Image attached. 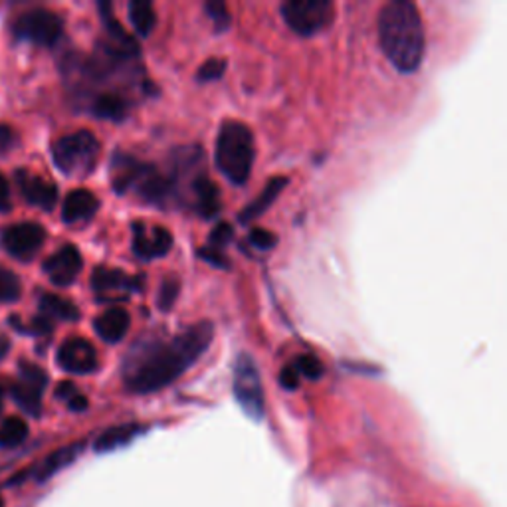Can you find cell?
Wrapping results in <instances>:
<instances>
[{
  "label": "cell",
  "instance_id": "cell-25",
  "mask_svg": "<svg viewBox=\"0 0 507 507\" xmlns=\"http://www.w3.org/2000/svg\"><path fill=\"white\" fill-rule=\"evenodd\" d=\"M28 438V425L18 416L5 420L0 425V448H16Z\"/></svg>",
  "mask_w": 507,
  "mask_h": 507
},
{
  "label": "cell",
  "instance_id": "cell-21",
  "mask_svg": "<svg viewBox=\"0 0 507 507\" xmlns=\"http://www.w3.org/2000/svg\"><path fill=\"white\" fill-rule=\"evenodd\" d=\"M81 450H83V442H76V444H70V446H63L56 452H52L50 456L42 462V466L38 470V480L44 482L52 478L54 474H58L60 470L70 466V464L80 456Z\"/></svg>",
  "mask_w": 507,
  "mask_h": 507
},
{
  "label": "cell",
  "instance_id": "cell-23",
  "mask_svg": "<svg viewBox=\"0 0 507 507\" xmlns=\"http://www.w3.org/2000/svg\"><path fill=\"white\" fill-rule=\"evenodd\" d=\"M91 113L100 120L123 121L127 115V101L118 93H101L93 100Z\"/></svg>",
  "mask_w": 507,
  "mask_h": 507
},
{
  "label": "cell",
  "instance_id": "cell-12",
  "mask_svg": "<svg viewBox=\"0 0 507 507\" xmlns=\"http://www.w3.org/2000/svg\"><path fill=\"white\" fill-rule=\"evenodd\" d=\"M173 236L171 232L163 226L147 228L145 222L135 220L133 222V252L137 258L141 260H153L161 258L171 250Z\"/></svg>",
  "mask_w": 507,
  "mask_h": 507
},
{
  "label": "cell",
  "instance_id": "cell-17",
  "mask_svg": "<svg viewBox=\"0 0 507 507\" xmlns=\"http://www.w3.org/2000/svg\"><path fill=\"white\" fill-rule=\"evenodd\" d=\"M190 190H193V198H195V210L198 213V216L203 218H215L220 213V190L215 185V181L203 173H198L193 183H190Z\"/></svg>",
  "mask_w": 507,
  "mask_h": 507
},
{
  "label": "cell",
  "instance_id": "cell-18",
  "mask_svg": "<svg viewBox=\"0 0 507 507\" xmlns=\"http://www.w3.org/2000/svg\"><path fill=\"white\" fill-rule=\"evenodd\" d=\"M131 317L123 308H111L103 311L98 320L93 321V330L105 343H120L129 331Z\"/></svg>",
  "mask_w": 507,
  "mask_h": 507
},
{
  "label": "cell",
  "instance_id": "cell-15",
  "mask_svg": "<svg viewBox=\"0 0 507 507\" xmlns=\"http://www.w3.org/2000/svg\"><path fill=\"white\" fill-rule=\"evenodd\" d=\"M149 167L151 165L137 161V158L131 155L115 153L111 161V185L115 188V193L123 195L127 190L135 188L137 183L143 178V175L149 171Z\"/></svg>",
  "mask_w": 507,
  "mask_h": 507
},
{
  "label": "cell",
  "instance_id": "cell-9",
  "mask_svg": "<svg viewBox=\"0 0 507 507\" xmlns=\"http://www.w3.org/2000/svg\"><path fill=\"white\" fill-rule=\"evenodd\" d=\"M46 242V230L36 222H20L0 234V244L16 260L28 262L36 256Z\"/></svg>",
  "mask_w": 507,
  "mask_h": 507
},
{
  "label": "cell",
  "instance_id": "cell-24",
  "mask_svg": "<svg viewBox=\"0 0 507 507\" xmlns=\"http://www.w3.org/2000/svg\"><path fill=\"white\" fill-rule=\"evenodd\" d=\"M129 18L131 24L135 26L137 34L139 36H149L155 24H157V16L153 5L147 3V0H131L129 3Z\"/></svg>",
  "mask_w": 507,
  "mask_h": 507
},
{
  "label": "cell",
  "instance_id": "cell-14",
  "mask_svg": "<svg viewBox=\"0 0 507 507\" xmlns=\"http://www.w3.org/2000/svg\"><path fill=\"white\" fill-rule=\"evenodd\" d=\"M16 183L26 203L42 210H52L58 203V187L46 178L32 175L28 171H16Z\"/></svg>",
  "mask_w": 507,
  "mask_h": 507
},
{
  "label": "cell",
  "instance_id": "cell-19",
  "mask_svg": "<svg viewBox=\"0 0 507 507\" xmlns=\"http://www.w3.org/2000/svg\"><path fill=\"white\" fill-rule=\"evenodd\" d=\"M285 187H288V178H285V177H273V178H270V181L266 183V187L262 188V193L258 195V198L252 200V203L240 213L238 218H240L242 225H248V222L256 220L258 216H262L263 213H266V210L273 203H276V198L280 196V193H282Z\"/></svg>",
  "mask_w": 507,
  "mask_h": 507
},
{
  "label": "cell",
  "instance_id": "cell-29",
  "mask_svg": "<svg viewBox=\"0 0 507 507\" xmlns=\"http://www.w3.org/2000/svg\"><path fill=\"white\" fill-rule=\"evenodd\" d=\"M206 14L210 16V20L215 23L216 32H225L230 24V14H228V8L225 3H220V0H210V3L205 5Z\"/></svg>",
  "mask_w": 507,
  "mask_h": 507
},
{
  "label": "cell",
  "instance_id": "cell-33",
  "mask_svg": "<svg viewBox=\"0 0 507 507\" xmlns=\"http://www.w3.org/2000/svg\"><path fill=\"white\" fill-rule=\"evenodd\" d=\"M250 244L254 248L266 252V250H272L273 246L278 244V238H276V234H273V232H270L266 228H254L250 232Z\"/></svg>",
  "mask_w": 507,
  "mask_h": 507
},
{
  "label": "cell",
  "instance_id": "cell-5",
  "mask_svg": "<svg viewBox=\"0 0 507 507\" xmlns=\"http://www.w3.org/2000/svg\"><path fill=\"white\" fill-rule=\"evenodd\" d=\"M335 6L330 0H288L282 5V16L295 34L313 36L331 24Z\"/></svg>",
  "mask_w": 507,
  "mask_h": 507
},
{
  "label": "cell",
  "instance_id": "cell-30",
  "mask_svg": "<svg viewBox=\"0 0 507 507\" xmlns=\"http://www.w3.org/2000/svg\"><path fill=\"white\" fill-rule=\"evenodd\" d=\"M225 72H226V60H220V58L206 60L196 72V80L198 81H216L222 78V73Z\"/></svg>",
  "mask_w": 507,
  "mask_h": 507
},
{
  "label": "cell",
  "instance_id": "cell-22",
  "mask_svg": "<svg viewBox=\"0 0 507 507\" xmlns=\"http://www.w3.org/2000/svg\"><path fill=\"white\" fill-rule=\"evenodd\" d=\"M40 311L46 320H60V321H78L80 310L70 300H63L54 293H44L40 298Z\"/></svg>",
  "mask_w": 507,
  "mask_h": 507
},
{
  "label": "cell",
  "instance_id": "cell-10",
  "mask_svg": "<svg viewBox=\"0 0 507 507\" xmlns=\"http://www.w3.org/2000/svg\"><path fill=\"white\" fill-rule=\"evenodd\" d=\"M91 288L100 301H123L131 293L141 292L143 278L127 276L121 270L98 268L91 276Z\"/></svg>",
  "mask_w": 507,
  "mask_h": 507
},
{
  "label": "cell",
  "instance_id": "cell-26",
  "mask_svg": "<svg viewBox=\"0 0 507 507\" xmlns=\"http://www.w3.org/2000/svg\"><path fill=\"white\" fill-rule=\"evenodd\" d=\"M20 293H23V285H20L16 273L0 268V303H14Z\"/></svg>",
  "mask_w": 507,
  "mask_h": 507
},
{
  "label": "cell",
  "instance_id": "cell-34",
  "mask_svg": "<svg viewBox=\"0 0 507 507\" xmlns=\"http://www.w3.org/2000/svg\"><path fill=\"white\" fill-rule=\"evenodd\" d=\"M198 258L206 260L208 263H213V266L220 268V270H226L230 266L228 258L222 254L220 250H213V248H200L198 250Z\"/></svg>",
  "mask_w": 507,
  "mask_h": 507
},
{
  "label": "cell",
  "instance_id": "cell-8",
  "mask_svg": "<svg viewBox=\"0 0 507 507\" xmlns=\"http://www.w3.org/2000/svg\"><path fill=\"white\" fill-rule=\"evenodd\" d=\"M48 387V375L34 363H20L18 380L10 385V397L30 416H40L42 395Z\"/></svg>",
  "mask_w": 507,
  "mask_h": 507
},
{
  "label": "cell",
  "instance_id": "cell-6",
  "mask_svg": "<svg viewBox=\"0 0 507 507\" xmlns=\"http://www.w3.org/2000/svg\"><path fill=\"white\" fill-rule=\"evenodd\" d=\"M234 397L242 410L252 420H262L263 410H266V400H263V387L260 371L254 359L248 353H242L234 365Z\"/></svg>",
  "mask_w": 507,
  "mask_h": 507
},
{
  "label": "cell",
  "instance_id": "cell-28",
  "mask_svg": "<svg viewBox=\"0 0 507 507\" xmlns=\"http://www.w3.org/2000/svg\"><path fill=\"white\" fill-rule=\"evenodd\" d=\"M293 367H295V371L303 375L305 378H310V380H320L323 377V371H325L320 359L313 357V355L298 357L293 361Z\"/></svg>",
  "mask_w": 507,
  "mask_h": 507
},
{
  "label": "cell",
  "instance_id": "cell-13",
  "mask_svg": "<svg viewBox=\"0 0 507 507\" xmlns=\"http://www.w3.org/2000/svg\"><path fill=\"white\" fill-rule=\"evenodd\" d=\"M83 266L81 254L76 246L66 244L44 262V272L50 282L60 288H66L78 280Z\"/></svg>",
  "mask_w": 507,
  "mask_h": 507
},
{
  "label": "cell",
  "instance_id": "cell-40",
  "mask_svg": "<svg viewBox=\"0 0 507 507\" xmlns=\"http://www.w3.org/2000/svg\"><path fill=\"white\" fill-rule=\"evenodd\" d=\"M0 507H3V498H0Z\"/></svg>",
  "mask_w": 507,
  "mask_h": 507
},
{
  "label": "cell",
  "instance_id": "cell-27",
  "mask_svg": "<svg viewBox=\"0 0 507 507\" xmlns=\"http://www.w3.org/2000/svg\"><path fill=\"white\" fill-rule=\"evenodd\" d=\"M178 290H181V283H178V280L177 278H167L161 283V290H158V295H157L158 310H161V311H171L173 305L177 303Z\"/></svg>",
  "mask_w": 507,
  "mask_h": 507
},
{
  "label": "cell",
  "instance_id": "cell-37",
  "mask_svg": "<svg viewBox=\"0 0 507 507\" xmlns=\"http://www.w3.org/2000/svg\"><path fill=\"white\" fill-rule=\"evenodd\" d=\"M14 143V135L13 129L6 125H0V151H8L10 147Z\"/></svg>",
  "mask_w": 507,
  "mask_h": 507
},
{
  "label": "cell",
  "instance_id": "cell-11",
  "mask_svg": "<svg viewBox=\"0 0 507 507\" xmlns=\"http://www.w3.org/2000/svg\"><path fill=\"white\" fill-rule=\"evenodd\" d=\"M58 365L72 375H90L98 368V353L88 340L72 337L58 349Z\"/></svg>",
  "mask_w": 507,
  "mask_h": 507
},
{
  "label": "cell",
  "instance_id": "cell-2",
  "mask_svg": "<svg viewBox=\"0 0 507 507\" xmlns=\"http://www.w3.org/2000/svg\"><path fill=\"white\" fill-rule=\"evenodd\" d=\"M378 40L385 56L403 73L416 72L425 58L426 38L416 5L393 0L378 14Z\"/></svg>",
  "mask_w": 507,
  "mask_h": 507
},
{
  "label": "cell",
  "instance_id": "cell-7",
  "mask_svg": "<svg viewBox=\"0 0 507 507\" xmlns=\"http://www.w3.org/2000/svg\"><path fill=\"white\" fill-rule=\"evenodd\" d=\"M62 32H63L62 18L46 8L28 10V13L20 14L13 24V34L18 40H24L30 42V44L44 46V48L58 44V40L62 38Z\"/></svg>",
  "mask_w": 507,
  "mask_h": 507
},
{
  "label": "cell",
  "instance_id": "cell-31",
  "mask_svg": "<svg viewBox=\"0 0 507 507\" xmlns=\"http://www.w3.org/2000/svg\"><path fill=\"white\" fill-rule=\"evenodd\" d=\"M13 327L14 330H18V331H23V333H26V335H48L50 331H52V323H50V320H46L44 315H38V317H34V320H32L28 325H24V323H20L16 317L13 321Z\"/></svg>",
  "mask_w": 507,
  "mask_h": 507
},
{
  "label": "cell",
  "instance_id": "cell-32",
  "mask_svg": "<svg viewBox=\"0 0 507 507\" xmlns=\"http://www.w3.org/2000/svg\"><path fill=\"white\" fill-rule=\"evenodd\" d=\"M232 238H234V228L228 222H218L215 230L210 232V248L222 252V248L230 244Z\"/></svg>",
  "mask_w": 507,
  "mask_h": 507
},
{
  "label": "cell",
  "instance_id": "cell-20",
  "mask_svg": "<svg viewBox=\"0 0 507 507\" xmlns=\"http://www.w3.org/2000/svg\"><path fill=\"white\" fill-rule=\"evenodd\" d=\"M141 432H143V426H139V425H121V426L108 428L103 435H100L98 440H95V450L103 454V452H113L118 448H123L131 440L139 436Z\"/></svg>",
  "mask_w": 507,
  "mask_h": 507
},
{
  "label": "cell",
  "instance_id": "cell-39",
  "mask_svg": "<svg viewBox=\"0 0 507 507\" xmlns=\"http://www.w3.org/2000/svg\"><path fill=\"white\" fill-rule=\"evenodd\" d=\"M0 412H3V400H0Z\"/></svg>",
  "mask_w": 507,
  "mask_h": 507
},
{
  "label": "cell",
  "instance_id": "cell-1",
  "mask_svg": "<svg viewBox=\"0 0 507 507\" xmlns=\"http://www.w3.org/2000/svg\"><path fill=\"white\" fill-rule=\"evenodd\" d=\"M215 337V325L198 321L171 340L149 337L131 347L123 361L125 387L137 395L161 390L203 357Z\"/></svg>",
  "mask_w": 507,
  "mask_h": 507
},
{
  "label": "cell",
  "instance_id": "cell-38",
  "mask_svg": "<svg viewBox=\"0 0 507 507\" xmlns=\"http://www.w3.org/2000/svg\"><path fill=\"white\" fill-rule=\"evenodd\" d=\"M10 210V190L5 177H0V213H8Z\"/></svg>",
  "mask_w": 507,
  "mask_h": 507
},
{
  "label": "cell",
  "instance_id": "cell-35",
  "mask_svg": "<svg viewBox=\"0 0 507 507\" xmlns=\"http://www.w3.org/2000/svg\"><path fill=\"white\" fill-rule=\"evenodd\" d=\"M280 385L283 388H288V390H295L300 385V373L295 371V367L293 365H288V367H283L282 368V373H280Z\"/></svg>",
  "mask_w": 507,
  "mask_h": 507
},
{
  "label": "cell",
  "instance_id": "cell-4",
  "mask_svg": "<svg viewBox=\"0 0 507 507\" xmlns=\"http://www.w3.org/2000/svg\"><path fill=\"white\" fill-rule=\"evenodd\" d=\"M52 157L63 175L86 177L93 171L100 157V141L90 131L63 135L52 147Z\"/></svg>",
  "mask_w": 507,
  "mask_h": 507
},
{
  "label": "cell",
  "instance_id": "cell-36",
  "mask_svg": "<svg viewBox=\"0 0 507 507\" xmlns=\"http://www.w3.org/2000/svg\"><path fill=\"white\" fill-rule=\"evenodd\" d=\"M80 395V390L76 388V385L73 383H70V380H63V383H60L58 385V388H56V397L60 398V400H63V403H72L73 398H76Z\"/></svg>",
  "mask_w": 507,
  "mask_h": 507
},
{
  "label": "cell",
  "instance_id": "cell-3",
  "mask_svg": "<svg viewBox=\"0 0 507 507\" xmlns=\"http://www.w3.org/2000/svg\"><path fill=\"white\" fill-rule=\"evenodd\" d=\"M254 137L252 131L240 121H225L216 135L215 161L218 171L230 183L244 185L252 173L254 165Z\"/></svg>",
  "mask_w": 507,
  "mask_h": 507
},
{
  "label": "cell",
  "instance_id": "cell-16",
  "mask_svg": "<svg viewBox=\"0 0 507 507\" xmlns=\"http://www.w3.org/2000/svg\"><path fill=\"white\" fill-rule=\"evenodd\" d=\"M100 208V200L95 198L93 193L86 188L72 190V193L63 200L62 206V218L66 225H78V222L90 220Z\"/></svg>",
  "mask_w": 507,
  "mask_h": 507
}]
</instances>
